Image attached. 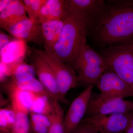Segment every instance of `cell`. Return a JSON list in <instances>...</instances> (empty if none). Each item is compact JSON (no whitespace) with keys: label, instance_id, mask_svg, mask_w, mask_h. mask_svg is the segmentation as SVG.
<instances>
[{"label":"cell","instance_id":"14","mask_svg":"<svg viewBox=\"0 0 133 133\" xmlns=\"http://www.w3.org/2000/svg\"><path fill=\"white\" fill-rule=\"evenodd\" d=\"M26 43L16 39L0 49V62L12 66L23 62L27 52Z\"/></svg>","mask_w":133,"mask_h":133},{"label":"cell","instance_id":"13","mask_svg":"<svg viewBox=\"0 0 133 133\" xmlns=\"http://www.w3.org/2000/svg\"><path fill=\"white\" fill-rule=\"evenodd\" d=\"M5 85L11 102V108L16 112L28 114L37 94L19 88L12 80L6 82Z\"/></svg>","mask_w":133,"mask_h":133},{"label":"cell","instance_id":"9","mask_svg":"<svg viewBox=\"0 0 133 133\" xmlns=\"http://www.w3.org/2000/svg\"><path fill=\"white\" fill-rule=\"evenodd\" d=\"M133 112V102L123 99L105 100L98 96L92 98L88 104L86 117L123 114H127Z\"/></svg>","mask_w":133,"mask_h":133},{"label":"cell","instance_id":"5","mask_svg":"<svg viewBox=\"0 0 133 133\" xmlns=\"http://www.w3.org/2000/svg\"><path fill=\"white\" fill-rule=\"evenodd\" d=\"M31 49L32 51L42 58L52 69L62 95L65 96L70 90L77 87L79 84L77 75L70 65L64 63L45 50L33 48Z\"/></svg>","mask_w":133,"mask_h":133},{"label":"cell","instance_id":"20","mask_svg":"<svg viewBox=\"0 0 133 133\" xmlns=\"http://www.w3.org/2000/svg\"><path fill=\"white\" fill-rule=\"evenodd\" d=\"M50 96L37 94L30 108V113L38 114L49 116L52 107V100Z\"/></svg>","mask_w":133,"mask_h":133},{"label":"cell","instance_id":"29","mask_svg":"<svg viewBox=\"0 0 133 133\" xmlns=\"http://www.w3.org/2000/svg\"><path fill=\"white\" fill-rule=\"evenodd\" d=\"M11 0H1L0 1V12H2L8 6Z\"/></svg>","mask_w":133,"mask_h":133},{"label":"cell","instance_id":"6","mask_svg":"<svg viewBox=\"0 0 133 133\" xmlns=\"http://www.w3.org/2000/svg\"><path fill=\"white\" fill-rule=\"evenodd\" d=\"M100 92L99 97L105 100L133 97V89L111 68L105 71L95 84Z\"/></svg>","mask_w":133,"mask_h":133},{"label":"cell","instance_id":"3","mask_svg":"<svg viewBox=\"0 0 133 133\" xmlns=\"http://www.w3.org/2000/svg\"><path fill=\"white\" fill-rule=\"evenodd\" d=\"M71 65L77 72L78 83L88 86L95 85L100 77L108 69L99 53L85 42Z\"/></svg>","mask_w":133,"mask_h":133},{"label":"cell","instance_id":"28","mask_svg":"<svg viewBox=\"0 0 133 133\" xmlns=\"http://www.w3.org/2000/svg\"><path fill=\"white\" fill-rule=\"evenodd\" d=\"M14 40H11L9 36L4 32H0V49L5 47Z\"/></svg>","mask_w":133,"mask_h":133},{"label":"cell","instance_id":"11","mask_svg":"<svg viewBox=\"0 0 133 133\" xmlns=\"http://www.w3.org/2000/svg\"><path fill=\"white\" fill-rule=\"evenodd\" d=\"M69 15L87 26L98 14L105 3L103 0H65Z\"/></svg>","mask_w":133,"mask_h":133},{"label":"cell","instance_id":"16","mask_svg":"<svg viewBox=\"0 0 133 133\" xmlns=\"http://www.w3.org/2000/svg\"><path fill=\"white\" fill-rule=\"evenodd\" d=\"M65 0H46L38 16L40 23L55 20H63L69 15Z\"/></svg>","mask_w":133,"mask_h":133},{"label":"cell","instance_id":"24","mask_svg":"<svg viewBox=\"0 0 133 133\" xmlns=\"http://www.w3.org/2000/svg\"><path fill=\"white\" fill-rule=\"evenodd\" d=\"M10 133H32L28 114L17 113L16 122Z\"/></svg>","mask_w":133,"mask_h":133},{"label":"cell","instance_id":"18","mask_svg":"<svg viewBox=\"0 0 133 133\" xmlns=\"http://www.w3.org/2000/svg\"><path fill=\"white\" fill-rule=\"evenodd\" d=\"M64 111L57 99L52 100L51 111L48 117L50 125L48 133H65L64 127Z\"/></svg>","mask_w":133,"mask_h":133},{"label":"cell","instance_id":"26","mask_svg":"<svg viewBox=\"0 0 133 133\" xmlns=\"http://www.w3.org/2000/svg\"><path fill=\"white\" fill-rule=\"evenodd\" d=\"M10 68L9 65L0 62V81L4 83L8 77H10Z\"/></svg>","mask_w":133,"mask_h":133},{"label":"cell","instance_id":"2","mask_svg":"<svg viewBox=\"0 0 133 133\" xmlns=\"http://www.w3.org/2000/svg\"><path fill=\"white\" fill-rule=\"evenodd\" d=\"M88 35L87 26L69 15L64 19L59 38L50 53L64 63L71 65L86 42Z\"/></svg>","mask_w":133,"mask_h":133},{"label":"cell","instance_id":"25","mask_svg":"<svg viewBox=\"0 0 133 133\" xmlns=\"http://www.w3.org/2000/svg\"><path fill=\"white\" fill-rule=\"evenodd\" d=\"M46 0H24L23 1L29 18L38 19L40 10Z\"/></svg>","mask_w":133,"mask_h":133},{"label":"cell","instance_id":"31","mask_svg":"<svg viewBox=\"0 0 133 133\" xmlns=\"http://www.w3.org/2000/svg\"><path fill=\"white\" fill-rule=\"evenodd\" d=\"M129 44H130V45H131V46H132V47L133 48V40L132 41H131V42L129 43Z\"/></svg>","mask_w":133,"mask_h":133},{"label":"cell","instance_id":"21","mask_svg":"<svg viewBox=\"0 0 133 133\" xmlns=\"http://www.w3.org/2000/svg\"><path fill=\"white\" fill-rule=\"evenodd\" d=\"M30 121L32 133H48L50 122L48 116L30 112Z\"/></svg>","mask_w":133,"mask_h":133},{"label":"cell","instance_id":"32","mask_svg":"<svg viewBox=\"0 0 133 133\" xmlns=\"http://www.w3.org/2000/svg\"><path fill=\"white\" fill-rule=\"evenodd\" d=\"M0 133H10V132H8V131H1Z\"/></svg>","mask_w":133,"mask_h":133},{"label":"cell","instance_id":"15","mask_svg":"<svg viewBox=\"0 0 133 133\" xmlns=\"http://www.w3.org/2000/svg\"><path fill=\"white\" fill-rule=\"evenodd\" d=\"M23 1L11 0L7 8L0 12V25L4 29L27 18Z\"/></svg>","mask_w":133,"mask_h":133},{"label":"cell","instance_id":"12","mask_svg":"<svg viewBox=\"0 0 133 133\" xmlns=\"http://www.w3.org/2000/svg\"><path fill=\"white\" fill-rule=\"evenodd\" d=\"M5 30L17 39L43 45L41 23L38 19L28 17Z\"/></svg>","mask_w":133,"mask_h":133},{"label":"cell","instance_id":"27","mask_svg":"<svg viewBox=\"0 0 133 133\" xmlns=\"http://www.w3.org/2000/svg\"><path fill=\"white\" fill-rule=\"evenodd\" d=\"M72 133H98L83 120Z\"/></svg>","mask_w":133,"mask_h":133},{"label":"cell","instance_id":"30","mask_svg":"<svg viewBox=\"0 0 133 133\" xmlns=\"http://www.w3.org/2000/svg\"><path fill=\"white\" fill-rule=\"evenodd\" d=\"M125 133H133V114L131 117L129 124L126 129Z\"/></svg>","mask_w":133,"mask_h":133},{"label":"cell","instance_id":"17","mask_svg":"<svg viewBox=\"0 0 133 133\" xmlns=\"http://www.w3.org/2000/svg\"><path fill=\"white\" fill-rule=\"evenodd\" d=\"M64 20H55L41 23V34L44 50L50 52L59 38Z\"/></svg>","mask_w":133,"mask_h":133},{"label":"cell","instance_id":"10","mask_svg":"<svg viewBox=\"0 0 133 133\" xmlns=\"http://www.w3.org/2000/svg\"><path fill=\"white\" fill-rule=\"evenodd\" d=\"M93 85H90L87 86L70 105L64 116L65 133H72L84 119L91 97Z\"/></svg>","mask_w":133,"mask_h":133},{"label":"cell","instance_id":"33","mask_svg":"<svg viewBox=\"0 0 133 133\" xmlns=\"http://www.w3.org/2000/svg\"><path fill=\"white\" fill-rule=\"evenodd\" d=\"M123 133H125V132Z\"/></svg>","mask_w":133,"mask_h":133},{"label":"cell","instance_id":"22","mask_svg":"<svg viewBox=\"0 0 133 133\" xmlns=\"http://www.w3.org/2000/svg\"><path fill=\"white\" fill-rule=\"evenodd\" d=\"M17 113L11 108H1L0 130L10 132L16 122Z\"/></svg>","mask_w":133,"mask_h":133},{"label":"cell","instance_id":"1","mask_svg":"<svg viewBox=\"0 0 133 133\" xmlns=\"http://www.w3.org/2000/svg\"><path fill=\"white\" fill-rule=\"evenodd\" d=\"M88 34L101 48L133 40V0H109L91 22Z\"/></svg>","mask_w":133,"mask_h":133},{"label":"cell","instance_id":"7","mask_svg":"<svg viewBox=\"0 0 133 133\" xmlns=\"http://www.w3.org/2000/svg\"><path fill=\"white\" fill-rule=\"evenodd\" d=\"M132 112L86 117L83 121L98 133H123L129 124Z\"/></svg>","mask_w":133,"mask_h":133},{"label":"cell","instance_id":"23","mask_svg":"<svg viewBox=\"0 0 133 133\" xmlns=\"http://www.w3.org/2000/svg\"><path fill=\"white\" fill-rule=\"evenodd\" d=\"M11 80L16 85L21 89L35 93L37 94L48 95L53 99H54L45 89L41 81L35 78L33 79L30 81L23 83H18L12 79Z\"/></svg>","mask_w":133,"mask_h":133},{"label":"cell","instance_id":"19","mask_svg":"<svg viewBox=\"0 0 133 133\" xmlns=\"http://www.w3.org/2000/svg\"><path fill=\"white\" fill-rule=\"evenodd\" d=\"M36 75L35 70L33 65L23 62L11 66L10 77L15 82L23 83L29 81L35 78Z\"/></svg>","mask_w":133,"mask_h":133},{"label":"cell","instance_id":"4","mask_svg":"<svg viewBox=\"0 0 133 133\" xmlns=\"http://www.w3.org/2000/svg\"><path fill=\"white\" fill-rule=\"evenodd\" d=\"M108 67L133 89V48L129 44L110 45L99 53Z\"/></svg>","mask_w":133,"mask_h":133},{"label":"cell","instance_id":"8","mask_svg":"<svg viewBox=\"0 0 133 133\" xmlns=\"http://www.w3.org/2000/svg\"><path fill=\"white\" fill-rule=\"evenodd\" d=\"M32 52L31 65L35 68L39 81L53 99L65 104H70V101L60 92L55 74L49 65L42 58Z\"/></svg>","mask_w":133,"mask_h":133}]
</instances>
